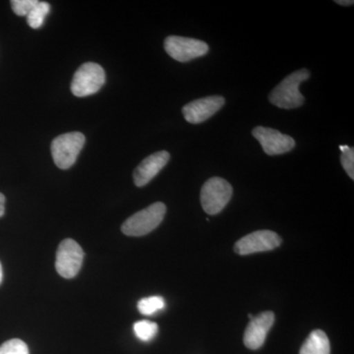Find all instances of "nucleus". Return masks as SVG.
Returning <instances> with one entry per match:
<instances>
[{"label":"nucleus","instance_id":"1","mask_svg":"<svg viewBox=\"0 0 354 354\" xmlns=\"http://www.w3.org/2000/svg\"><path fill=\"white\" fill-rule=\"evenodd\" d=\"M309 77L310 72L305 68L290 74L270 93V102L279 109L299 108L304 104L305 100L299 92V86L304 81L308 80Z\"/></svg>","mask_w":354,"mask_h":354},{"label":"nucleus","instance_id":"2","mask_svg":"<svg viewBox=\"0 0 354 354\" xmlns=\"http://www.w3.org/2000/svg\"><path fill=\"white\" fill-rule=\"evenodd\" d=\"M167 206L162 202L153 203L148 208L128 218L121 230L127 236H143L156 230L164 220Z\"/></svg>","mask_w":354,"mask_h":354},{"label":"nucleus","instance_id":"3","mask_svg":"<svg viewBox=\"0 0 354 354\" xmlns=\"http://www.w3.org/2000/svg\"><path fill=\"white\" fill-rule=\"evenodd\" d=\"M85 142V135L81 132L65 133L53 139L50 150L55 165L60 169L71 167L75 164Z\"/></svg>","mask_w":354,"mask_h":354},{"label":"nucleus","instance_id":"4","mask_svg":"<svg viewBox=\"0 0 354 354\" xmlns=\"http://www.w3.org/2000/svg\"><path fill=\"white\" fill-rule=\"evenodd\" d=\"M232 186L221 177H212L203 185L200 199L208 215L221 213L232 197Z\"/></svg>","mask_w":354,"mask_h":354},{"label":"nucleus","instance_id":"5","mask_svg":"<svg viewBox=\"0 0 354 354\" xmlns=\"http://www.w3.org/2000/svg\"><path fill=\"white\" fill-rule=\"evenodd\" d=\"M106 82V72L101 65L87 62L79 67L71 83L72 94L78 97L92 95L101 90Z\"/></svg>","mask_w":354,"mask_h":354},{"label":"nucleus","instance_id":"6","mask_svg":"<svg viewBox=\"0 0 354 354\" xmlns=\"http://www.w3.org/2000/svg\"><path fill=\"white\" fill-rule=\"evenodd\" d=\"M82 247L73 239H64L58 246L55 269L62 278L73 279L82 267L84 259Z\"/></svg>","mask_w":354,"mask_h":354},{"label":"nucleus","instance_id":"7","mask_svg":"<svg viewBox=\"0 0 354 354\" xmlns=\"http://www.w3.org/2000/svg\"><path fill=\"white\" fill-rule=\"evenodd\" d=\"M165 50L176 62H188L206 55L209 46L200 39L169 36L165 39Z\"/></svg>","mask_w":354,"mask_h":354},{"label":"nucleus","instance_id":"8","mask_svg":"<svg viewBox=\"0 0 354 354\" xmlns=\"http://www.w3.org/2000/svg\"><path fill=\"white\" fill-rule=\"evenodd\" d=\"M281 239L271 230H258L242 237L235 243L234 251L239 255L267 252L281 245Z\"/></svg>","mask_w":354,"mask_h":354},{"label":"nucleus","instance_id":"9","mask_svg":"<svg viewBox=\"0 0 354 354\" xmlns=\"http://www.w3.org/2000/svg\"><path fill=\"white\" fill-rule=\"evenodd\" d=\"M252 134L262 146L264 152L269 156L283 155L290 152L295 147L292 137L272 128L257 127L252 130Z\"/></svg>","mask_w":354,"mask_h":354},{"label":"nucleus","instance_id":"10","mask_svg":"<svg viewBox=\"0 0 354 354\" xmlns=\"http://www.w3.org/2000/svg\"><path fill=\"white\" fill-rule=\"evenodd\" d=\"M225 104V97L221 95L202 97L184 106L183 116L187 122L199 124L218 113Z\"/></svg>","mask_w":354,"mask_h":354},{"label":"nucleus","instance_id":"11","mask_svg":"<svg viewBox=\"0 0 354 354\" xmlns=\"http://www.w3.org/2000/svg\"><path fill=\"white\" fill-rule=\"evenodd\" d=\"M274 322V315L272 311H266L253 317L244 333L243 342L247 348L259 349L264 344L268 333Z\"/></svg>","mask_w":354,"mask_h":354},{"label":"nucleus","instance_id":"12","mask_svg":"<svg viewBox=\"0 0 354 354\" xmlns=\"http://www.w3.org/2000/svg\"><path fill=\"white\" fill-rule=\"evenodd\" d=\"M171 155L167 151L153 153L142 160L141 164L136 167L133 174L135 185L144 187L147 184L158 176V172L169 162Z\"/></svg>","mask_w":354,"mask_h":354},{"label":"nucleus","instance_id":"13","mask_svg":"<svg viewBox=\"0 0 354 354\" xmlns=\"http://www.w3.org/2000/svg\"><path fill=\"white\" fill-rule=\"evenodd\" d=\"M299 354H330V341L322 330H315L302 344Z\"/></svg>","mask_w":354,"mask_h":354},{"label":"nucleus","instance_id":"14","mask_svg":"<svg viewBox=\"0 0 354 354\" xmlns=\"http://www.w3.org/2000/svg\"><path fill=\"white\" fill-rule=\"evenodd\" d=\"M50 6L48 2H38L32 8L31 12L28 14L27 22L32 29H39L44 25L46 15L50 13Z\"/></svg>","mask_w":354,"mask_h":354},{"label":"nucleus","instance_id":"15","mask_svg":"<svg viewBox=\"0 0 354 354\" xmlns=\"http://www.w3.org/2000/svg\"><path fill=\"white\" fill-rule=\"evenodd\" d=\"M133 329L136 337L142 342H150L158 334V327L157 324L151 321L142 320L135 323Z\"/></svg>","mask_w":354,"mask_h":354},{"label":"nucleus","instance_id":"16","mask_svg":"<svg viewBox=\"0 0 354 354\" xmlns=\"http://www.w3.org/2000/svg\"><path fill=\"white\" fill-rule=\"evenodd\" d=\"M165 304L164 298L162 297H150L140 300L137 304V308L143 315L150 316L164 309Z\"/></svg>","mask_w":354,"mask_h":354},{"label":"nucleus","instance_id":"17","mask_svg":"<svg viewBox=\"0 0 354 354\" xmlns=\"http://www.w3.org/2000/svg\"><path fill=\"white\" fill-rule=\"evenodd\" d=\"M0 354H29V348L24 342L13 339L0 346Z\"/></svg>","mask_w":354,"mask_h":354},{"label":"nucleus","instance_id":"18","mask_svg":"<svg viewBox=\"0 0 354 354\" xmlns=\"http://www.w3.org/2000/svg\"><path fill=\"white\" fill-rule=\"evenodd\" d=\"M342 151L341 162L348 176L354 179V149L349 146H339Z\"/></svg>","mask_w":354,"mask_h":354},{"label":"nucleus","instance_id":"19","mask_svg":"<svg viewBox=\"0 0 354 354\" xmlns=\"http://www.w3.org/2000/svg\"><path fill=\"white\" fill-rule=\"evenodd\" d=\"M37 0H12L11 7H12L14 13L18 16H26L31 12L32 8L38 4Z\"/></svg>","mask_w":354,"mask_h":354},{"label":"nucleus","instance_id":"20","mask_svg":"<svg viewBox=\"0 0 354 354\" xmlns=\"http://www.w3.org/2000/svg\"><path fill=\"white\" fill-rule=\"evenodd\" d=\"M6 213V196L0 193V218Z\"/></svg>","mask_w":354,"mask_h":354},{"label":"nucleus","instance_id":"21","mask_svg":"<svg viewBox=\"0 0 354 354\" xmlns=\"http://www.w3.org/2000/svg\"><path fill=\"white\" fill-rule=\"evenodd\" d=\"M335 3L339 4V6H353L354 2L353 0H335Z\"/></svg>","mask_w":354,"mask_h":354},{"label":"nucleus","instance_id":"22","mask_svg":"<svg viewBox=\"0 0 354 354\" xmlns=\"http://www.w3.org/2000/svg\"><path fill=\"white\" fill-rule=\"evenodd\" d=\"M2 279H3V272H2L1 263H0V283H1Z\"/></svg>","mask_w":354,"mask_h":354},{"label":"nucleus","instance_id":"23","mask_svg":"<svg viewBox=\"0 0 354 354\" xmlns=\"http://www.w3.org/2000/svg\"><path fill=\"white\" fill-rule=\"evenodd\" d=\"M248 317H249V318H250V319H253V315H252V314H249Z\"/></svg>","mask_w":354,"mask_h":354}]
</instances>
